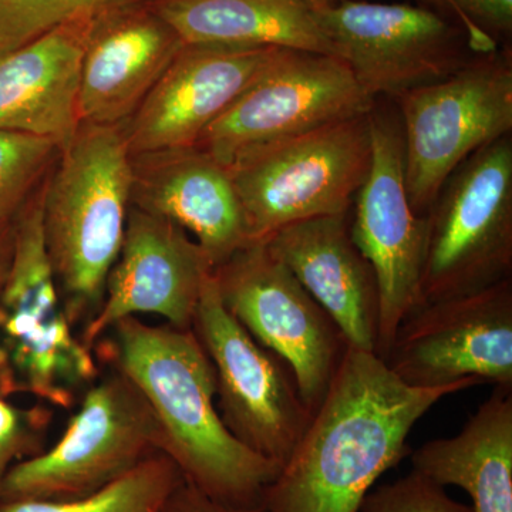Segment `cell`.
I'll return each instance as SVG.
<instances>
[{"label":"cell","instance_id":"1","mask_svg":"<svg viewBox=\"0 0 512 512\" xmlns=\"http://www.w3.org/2000/svg\"><path fill=\"white\" fill-rule=\"evenodd\" d=\"M477 384L410 387L375 353L346 346L325 399L259 508L360 512L376 481L412 453L407 437L417 421L443 397Z\"/></svg>","mask_w":512,"mask_h":512},{"label":"cell","instance_id":"2","mask_svg":"<svg viewBox=\"0 0 512 512\" xmlns=\"http://www.w3.org/2000/svg\"><path fill=\"white\" fill-rule=\"evenodd\" d=\"M94 352L140 390L161 430V453L187 483L234 507H259L281 467L249 450L217 407L214 367L192 329L120 320Z\"/></svg>","mask_w":512,"mask_h":512},{"label":"cell","instance_id":"3","mask_svg":"<svg viewBox=\"0 0 512 512\" xmlns=\"http://www.w3.org/2000/svg\"><path fill=\"white\" fill-rule=\"evenodd\" d=\"M133 164L121 126L82 124L47 175V254L73 326L99 311L123 244Z\"/></svg>","mask_w":512,"mask_h":512},{"label":"cell","instance_id":"4","mask_svg":"<svg viewBox=\"0 0 512 512\" xmlns=\"http://www.w3.org/2000/svg\"><path fill=\"white\" fill-rule=\"evenodd\" d=\"M46 180L13 220V252L0 288V396L72 409L100 377L96 352L74 333L47 254Z\"/></svg>","mask_w":512,"mask_h":512},{"label":"cell","instance_id":"5","mask_svg":"<svg viewBox=\"0 0 512 512\" xmlns=\"http://www.w3.org/2000/svg\"><path fill=\"white\" fill-rule=\"evenodd\" d=\"M370 163L369 114L242 151L228 171L251 242L295 222L346 214Z\"/></svg>","mask_w":512,"mask_h":512},{"label":"cell","instance_id":"6","mask_svg":"<svg viewBox=\"0 0 512 512\" xmlns=\"http://www.w3.org/2000/svg\"><path fill=\"white\" fill-rule=\"evenodd\" d=\"M402 126L404 180L426 215L451 173L512 134V46L473 53L460 69L394 100Z\"/></svg>","mask_w":512,"mask_h":512},{"label":"cell","instance_id":"7","mask_svg":"<svg viewBox=\"0 0 512 512\" xmlns=\"http://www.w3.org/2000/svg\"><path fill=\"white\" fill-rule=\"evenodd\" d=\"M426 218L420 306L512 278V134L458 165Z\"/></svg>","mask_w":512,"mask_h":512},{"label":"cell","instance_id":"8","mask_svg":"<svg viewBox=\"0 0 512 512\" xmlns=\"http://www.w3.org/2000/svg\"><path fill=\"white\" fill-rule=\"evenodd\" d=\"M82 399L55 446L10 468L0 501L77 500L161 453L153 410L119 370L100 376Z\"/></svg>","mask_w":512,"mask_h":512},{"label":"cell","instance_id":"9","mask_svg":"<svg viewBox=\"0 0 512 512\" xmlns=\"http://www.w3.org/2000/svg\"><path fill=\"white\" fill-rule=\"evenodd\" d=\"M309 5L336 56L375 100L394 101L444 79L474 53L466 30L427 6L370 0Z\"/></svg>","mask_w":512,"mask_h":512},{"label":"cell","instance_id":"10","mask_svg":"<svg viewBox=\"0 0 512 512\" xmlns=\"http://www.w3.org/2000/svg\"><path fill=\"white\" fill-rule=\"evenodd\" d=\"M214 278L225 308L284 360L315 413L348 346L338 326L265 241L239 249L214 268Z\"/></svg>","mask_w":512,"mask_h":512},{"label":"cell","instance_id":"11","mask_svg":"<svg viewBox=\"0 0 512 512\" xmlns=\"http://www.w3.org/2000/svg\"><path fill=\"white\" fill-rule=\"evenodd\" d=\"M215 372L217 407L244 446L284 466L313 417L292 370L225 308L214 271L202 288L191 326Z\"/></svg>","mask_w":512,"mask_h":512},{"label":"cell","instance_id":"12","mask_svg":"<svg viewBox=\"0 0 512 512\" xmlns=\"http://www.w3.org/2000/svg\"><path fill=\"white\" fill-rule=\"evenodd\" d=\"M369 113L372 163L350 211V235L379 286L376 355L386 357L397 328L420 306L427 218L416 214L404 180L402 126L392 100Z\"/></svg>","mask_w":512,"mask_h":512},{"label":"cell","instance_id":"13","mask_svg":"<svg viewBox=\"0 0 512 512\" xmlns=\"http://www.w3.org/2000/svg\"><path fill=\"white\" fill-rule=\"evenodd\" d=\"M375 104L340 57L279 47L195 146L228 167L248 148L365 116Z\"/></svg>","mask_w":512,"mask_h":512},{"label":"cell","instance_id":"14","mask_svg":"<svg viewBox=\"0 0 512 512\" xmlns=\"http://www.w3.org/2000/svg\"><path fill=\"white\" fill-rule=\"evenodd\" d=\"M383 362L419 389L466 379L512 387V278L423 303L400 323Z\"/></svg>","mask_w":512,"mask_h":512},{"label":"cell","instance_id":"15","mask_svg":"<svg viewBox=\"0 0 512 512\" xmlns=\"http://www.w3.org/2000/svg\"><path fill=\"white\" fill-rule=\"evenodd\" d=\"M214 271L198 242L174 222L131 207L120 254L99 311L79 338L94 350L120 320L154 315L191 329L202 288Z\"/></svg>","mask_w":512,"mask_h":512},{"label":"cell","instance_id":"16","mask_svg":"<svg viewBox=\"0 0 512 512\" xmlns=\"http://www.w3.org/2000/svg\"><path fill=\"white\" fill-rule=\"evenodd\" d=\"M278 49L185 43L136 113L121 124L131 156L195 146Z\"/></svg>","mask_w":512,"mask_h":512},{"label":"cell","instance_id":"17","mask_svg":"<svg viewBox=\"0 0 512 512\" xmlns=\"http://www.w3.org/2000/svg\"><path fill=\"white\" fill-rule=\"evenodd\" d=\"M153 3L94 19L80 66L82 124L126 123L183 49L184 40Z\"/></svg>","mask_w":512,"mask_h":512},{"label":"cell","instance_id":"18","mask_svg":"<svg viewBox=\"0 0 512 512\" xmlns=\"http://www.w3.org/2000/svg\"><path fill=\"white\" fill-rule=\"evenodd\" d=\"M131 207L174 222L224 264L251 242L227 165L197 146L131 156Z\"/></svg>","mask_w":512,"mask_h":512},{"label":"cell","instance_id":"19","mask_svg":"<svg viewBox=\"0 0 512 512\" xmlns=\"http://www.w3.org/2000/svg\"><path fill=\"white\" fill-rule=\"evenodd\" d=\"M350 211L286 225L265 242L325 309L346 345L376 355L379 286L350 235Z\"/></svg>","mask_w":512,"mask_h":512},{"label":"cell","instance_id":"20","mask_svg":"<svg viewBox=\"0 0 512 512\" xmlns=\"http://www.w3.org/2000/svg\"><path fill=\"white\" fill-rule=\"evenodd\" d=\"M93 22L64 23L0 56V130L69 146L82 126L80 66Z\"/></svg>","mask_w":512,"mask_h":512},{"label":"cell","instance_id":"21","mask_svg":"<svg viewBox=\"0 0 512 512\" xmlns=\"http://www.w3.org/2000/svg\"><path fill=\"white\" fill-rule=\"evenodd\" d=\"M413 470L433 483L461 488L473 512H512V387L494 392L464 429L410 453Z\"/></svg>","mask_w":512,"mask_h":512},{"label":"cell","instance_id":"22","mask_svg":"<svg viewBox=\"0 0 512 512\" xmlns=\"http://www.w3.org/2000/svg\"><path fill=\"white\" fill-rule=\"evenodd\" d=\"M153 6L184 43L336 56L306 0H156Z\"/></svg>","mask_w":512,"mask_h":512},{"label":"cell","instance_id":"23","mask_svg":"<svg viewBox=\"0 0 512 512\" xmlns=\"http://www.w3.org/2000/svg\"><path fill=\"white\" fill-rule=\"evenodd\" d=\"M184 477L174 461L156 453L123 477L70 501H0V512H163Z\"/></svg>","mask_w":512,"mask_h":512},{"label":"cell","instance_id":"24","mask_svg":"<svg viewBox=\"0 0 512 512\" xmlns=\"http://www.w3.org/2000/svg\"><path fill=\"white\" fill-rule=\"evenodd\" d=\"M156 0H0V56L76 20H93Z\"/></svg>","mask_w":512,"mask_h":512},{"label":"cell","instance_id":"25","mask_svg":"<svg viewBox=\"0 0 512 512\" xmlns=\"http://www.w3.org/2000/svg\"><path fill=\"white\" fill-rule=\"evenodd\" d=\"M52 138L0 130V221L12 222L59 157Z\"/></svg>","mask_w":512,"mask_h":512},{"label":"cell","instance_id":"26","mask_svg":"<svg viewBox=\"0 0 512 512\" xmlns=\"http://www.w3.org/2000/svg\"><path fill=\"white\" fill-rule=\"evenodd\" d=\"M52 420V409L46 404L19 407L0 396V494L10 468L45 450Z\"/></svg>","mask_w":512,"mask_h":512},{"label":"cell","instance_id":"27","mask_svg":"<svg viewBox=\"0 0 512 512\" xmlns=\"http://www.w3.org/2000/svg\"><path fill=\"white\" fill-rule=\"evenodd\" d=\"M360 512H473L470 505L458 503L446 488L410 471L394 483L372 488Z\"/></svg>","mask_w":512,"mask_h":512},{"label":"cell","instance_id":"28","mask_svg":"<svg viewBox=\"0 0 512 512\" xmlns=\"http://www.w3.org/2000/svg\"><path fill=\"white\" fill-rule=\"evenodd\" d=\"M468 22L498 47L511 46L512 0H454Z\"/></svg>","mask_w":512,"mask_h":512},{"label":"cell","instance_id":"29","mask_svg":"<svg viewBox=\"0 0 512 512\" xmlns=\"http://www.w3.org/2000/svg\"><path fill=\"white\" fill-rule=\"evenodd\" d=\"M163 512H262V510L259 507H234V505L220 503L184 480L168 498Z\"/></svg>","mask_w":512,"mask_h":512},{"label":"cell","instance_id":"30","mask_svg":"<svg viewBox=\"0 0 512 512\" xmlns=\"http://www.w3.org/2000/svg\"><path fill=\"white\" fill-rule=\"evenodd\" d=\"M421 5L427 6V8L436 10L441 15L447 16V18L453 19L457 22L464 30H466L468 36V42H470L471 50L474 53H487L493 52L497 49V45L491 42L487 36L483 33L478 32L473 25L466 19L460 9L457 8L454 0H420Z\"/></svg>","mask_w":512,"mask_h":512},{"label":"cell","instance_id":"31","mask_svg":"<svg viewBox=\"0 0 512 512\" xmlns=\"http://www.w3.org/2000/svg\"><path fill=\"white\" fill-rule=\"evenodd\" d=\"M13 252V221H0V288L5 282Z\"/></svg>","mask_w":512,"mask_h":512},{"label":"cell","instance_id":"32","mask_svg":"<svg viewBox=\"0 0 512 512\" xmlns=\"http://www.w3.org/2000/svg\"><path fill=\"white\" fill-rule=\"evenodd\" d=\"M308 3H332V2H340V0H306Z\"/></svg>","mask_w":512,"mask_h":512}]
</instances>
